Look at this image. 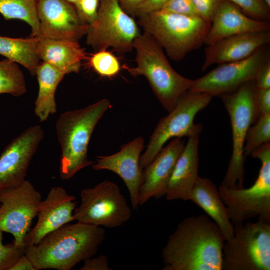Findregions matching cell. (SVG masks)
I'll use <instances>...</instances> for the list:
<instances>
[{
  "instance_id": "cb8c5ba5",
  "label": "cell",
  "mask_w": 270,
  "mask_h": 270,
  "mask_svg": "<svg viewBox=\"0 0 270 270\" xmlns=\"http://www.w3.org/2000/svg\"><path fill=\"white\" fill-rule=\"evenodd\" d=\"M36 75L38 92L34 104V113L40 122L46 120L56 112L55 92L58 86L66 75L46 62H40Z\"/></svg>"
},
{
  "instance_id": "8fae6325",
  "label": "cell",
  "mask_w": 270,
  "mask_h": 270,
  "mask_svg": "<svg viewBox=\"0 0 270 270\" xmlns=\"http://www.w3.org/2000/svg\"><path fill=\"white\" fill-rule=\"evenodd\" d=\"M81 203L75 208L74 220L108 228L118 227L132 216V211L118 186L104 180L96 186L82 190Z\"/></svg>"
},
{
  "instance_id": "d6a6232c",
  "label": "cell",
  "mask_w": 270,
  "mask_h": 270,
  "mask_svg": "<svg viewBox=\"0 0 270 270\" xmlns=\"http://www.w3.org/2000/svg\"><path fill=\"white\" fill-rule=\"evenodd\" d=\"M162 10L188 16H200L192 0H168Z\"/></svg>"
},
{
  "instance_id": "74e56055",
  "label": "cell",
  "mask_w": 270,
  "mask_h": 270,
  "mask_svg": "<svg viewBox=\"0 0 270 270\" xmlns=\"http://www.w3.org/2000/svg\"><path fill=\"white\" fill-rule=\"evenodd\" d=\"M168 0H145L138 8L134 16H140L162 9Z\"/></svg>"
},
{
  "instance_id": "4fadbf2b",
  "label": "cell",
  "mask_w": 270,
  "mask_h": 270,
  "mask_svg": "<svg viewBox=\"0 0 270 270\" xmlns=\"http://www.w3.org/2000/svg\"><path fill=\"white\" fill-rule=\"evenodd\" d=\"M270 56L267 44L244 59L218 64L206 74L194 80L188 91L212 96L233 92L243 84L254 80L259 68L270 59Z\"/></svg>"
},
{
  "instance_id": "e0dca14e",
  "label": "cell",
  "mask_w": 270,
  "mask_h": 270,
  "mask_svg": "<svg viewBox=\"0 0 270 270\" xmlns=\"http://www.w3.org/2000/svg\"><path fill=\"white\" fill-rule=\"evenodd\" d=\"M76 198L60 186H54L39 207L37 222L24 240L25 248L38 244L46 236L74 221Z\"/></svg>"
},
{
  "instance_id": "9c48e42d",
  "label": "cell",
  "mask_w": 270,
  "mask_h": 270,
  "mask_svg": "<svg viewBox=\"0 0 270 270\" xmlns=\"http://www.w3.org/2000/svg\"><path fill=\"white\" fill-rule=\"evenodd\" d=\"M212 97L206 94L188 91L180 96L168 114L160 120L150 136L146 149L140 159L142 170L152 162L169 140L200 134L202 124H195L194 118L210 104Z\"/></svg>"
},
{
  "instance_id": "5b68a950",
  "label": "cell",
  "mask_w": 270,
  "mask_h": 270,
  "mask_svg": "<svg viewBox=\"0 0 270 270\" xmlns=\"http://www.w3.org/2000/svg\"><path fill=\"white\" fill-rule=\"evenodd\" d=\"M138 24L164 50L169 58L182 60L204 44L211 23L200 16L159 10L140 16Z\"/></svg>"
},
{
  "instance_id": "7c38bea8",
  "label": "cell",
  "mask_w": 270,
  "mask_h": 270,
  "mask_svg": "<svg viewBox=\"0 0 270 270\" xmlns=\"http://www.w3.org/2000/svg\"><path fill=\"white\" fill-rule=\"evenodd\" d=\"M42 196L30 182L0 190V229L12 234L13 243L25 249L24 240L38 215Z\"/></svg>"
},
{
  "instance_id": "4316f807",
  "label": "cell",
  "mask_w": 270,
  "mask_h": 270,
  "mask_svg": "<svg viewBox=\"0 0 270 270\" xmlns=\"http://www.w3.org/2000/svg\"><path fill=\"white\" fill-rule=\"evenodd\" d=\"M26 92L24 76L18 64L8 58L0 60V94L19 96Z\"/></svg>"
},
{
  "instance_id": "f35d334b",
  "label": "cell",
  "mask_w": 270,
  "mask_h": 270,
  "mask_svg": "<svg viewBox=\"0 0 270 270\" xmlns=\"http://www.w3.org/2000/svg\"><path fill=\"white\" fill-rule=\"evenodd\" d=\"M122 10L128 14L134 16L138 8L145 0H117Z\"/></svg>"
},
{
  "instance_id": "60d3db41",
  "label": "cell",
  "mask_w": 270,
  "mask_h": 270,
  "mask_svg": "<svg viewBox=\"0 0 270 270\" xmlns=\"http://www.w3.org/2000/svg\"><path fill=\"white\" fill-rule=\"evenodd\" d=\"M66 0L67 2L72 4H74L76 3L80 0Z\"/></svg>"
},
{
  "instance_id": "30bf717a",
  "label": "cell",
  "mask_w": 270,
  "mask_h": 270,
  "mask_svg": "<svg viewBox=\"0 0 270 270\" xmlns=\"http://www.w3.org/2000/svg\"><path fill=\"white\" fill-rule=\"evenodd\" d=\"M140 34L136 21L117 0H100L96 18L88 26L86 43L94 52L112 48L124 55L133 50L134 42Z\"/></svg>"
},
{
  "instance_id": "836d02e7",
  "label": "cell",
  "mask_w": 270,
  "mask_h": 270,
  "mask_svg": "<svg viewBox=\"0 0 270 270\" xmlns=\"http://www.w3.org/2000/svg\"><path fill=\"white\" fill-rule=\"evenodd\" d=\"M201 18L209 22L212 20L220 0H192Z\"/></svg>"
},
{
  "instance_id": "7402d4cb",
  "label": "cell",
  "mask_w": 270,
  "mask_h": 270,
  "mask_svg": "<svg viewBox=\"0 0 270 270\" xmlns=\"http://www.w3.org/2000/svg\"><path fill=\"white\" fill-rule=\"evenodd\" d=\"M38 38L36 52L40 60L65 74L80 72L88 54L78 42Z\"/></svg>"
},
{
  "instance_id": "7a4b0ae2",
  "label": "cell",
  "mask_w": 270,
  "mask_h": 270,
  "mask_svg": "<svg viewBox=\"0 0 270 270\" xmlns=\"http://www.w3.org/2000/svg\"><path fill=\"white\" fill-rule=\"evenodd\" d=\"M105 234L102 226L68 223L26 248L25 254L36 270H70L96 254Z\"/></svg>"
},
{
  "instance_id": "8992f818",
  "label": "cell",
  "mask_w": 270,
  "mask_h": 270,
  "mask_svg": "<svg viewBox=\"0 0 270 270\" xmlns=\"http://www.w3.org/2000/svg\"><path fill=\"white\" fill-rule=\"evenodd\" d=\"M256 90L254 81L250 80L233 92L220 95L228 114L232 132V156L220 185L226 188H244L246 137L250 127L259 118L255 104Z\"/></svg>"
},
{
  "instance_id": "b9f144b4",
  "label": "cell",
  "mask_w": 270,
  "mask_h": 270,
  "mask_svg": "<svg viewBox=\"0 0 270 270\" xmlns=\"http://www.w3.org/2000/svg\"><path fill=\"white\" fill-rule=\"evenodd\" d=\"M265 3L269 6L270 7V0H263Z\"/></svg>"
},
{
  "instance_id": "9a60e30c",
  "label": "cell",
  "mask_w": 270,
  "mask_h": 270,
  "mask_svg": "<svg viewBox=\"0 0 270 270\" xmlns=\"http://www.w3.org/2000/svg\"><path fill=\"white\" fill-rule=\"evenodd\" d=\"M40 22L38 37L78 42L88 24L79 18L74 5L66 0H38Z\"/></svg>"
},
{
  "instance_id": "ba28073f",
  "label": "cell",
  "mask_w": 270,
  "mask_h": 270,
  "mask_svg": "<svg viewBox=\"0 0 270 270\" xmlns=\"http://www.w3.org/2000/svg\"><path fill=\"white\" fill-rule=\"evenodd\" d=\"M270 224L258 220L234 224L225 240L222 270H270Z\"/></svg>"
},
{
  "instance_id": "603a6c76",
  "label": "cell",
  "mask_w": 270,
  "mask_h": 270,
  "mask_svg": "<svg viewBox=\"0 0 270 270\" xmlns=\"http://www.w3.org/2000/svg\"><path fill=\"white\" fill-rule=\"evenodd\" d=\"M203 210L217 224L225 240L234 235V226L218 188L208 178L198 177L192 190L190 200Z\"/></svg>"
},
{
  "instance_id": "52a82bcc",
  "label": "cell",
  "mask_w": 270,
  "mask_h": 270,
  "mask_svg": "<svg viewBox=\"0 0 270 270\" xmlns=\"http://www.w3.org/2000/svg\"><path fill=\"white\" fill-rule=\"evenodd\" d=\"M250 156L262 162L252 186L247 188H229L222 186L218 188L228 217L234 224L255 217L270 224V143L260 146Z\"/></svg>"
},
{
  "instance_id": "2e32d148",
  "label": "cell",
  "mask_w": 270,
  "mask_h": 270,
  "mask_svg": "<svg viewBox=\"0 0 270 270\" xmlns=\"http://www.w3.org/2000/svg\"><path fill=\"white\" fill-rule=\"evenodd\" d=\"M144 145V138L138 136L124 144L114 154L98 156L96 163L92 166L96 170H108L122 178L128 189L134 210L139 206L138 192L143 175L140 159Z\"/></svg>"
},
{
  "instance_id": "4dcf8cb0",
  "label": "cell",
  "mask_w": 270,
  "mask_h": 270,
  "mask_svg": "<svg viewBox=\"0 0 270 270\" xmlns=\"http://www.w3.org/2000/svg\"><path fill=\"white\" fill-rule=\"evenodd\" d=\"M2 231L0 229V270H8L20 257L25 254V249L13 242L4 244Z\"/></svg>"
},
{
  "instance_id": "277c9868",
  "label": "cell",
  "mask_w": 270,
  "mask_h": 270,
  "mask_svg": "<svg viewBox=\"0 0 270 270\" xmlns=\"http://www.w3.org/2000/svg\"><path fill=\"white\" fill-rule=\"evenodd\" d=\"M136 65L122 66L133 76H144L162 107L168 112L180 96L188 91L194 80L178 73L170 66L162 48L150 34L144 32L133 44Z\"/></svg>"
},
{
  "instance_id": "8d00e7d4",
  "label": "cell",
  "mask_w": 270,
  "mask_h": 270,
  "mask_svg": "<svg viewBox=\"0 0 270 270\" xmlns=\"http://www.w3.org/2000/svg\"><path fill=\"white\" fill-rule=\"evenodd\" d=\"M254 81L258 88H270V59L259 68Z\"/></svg>"
},
{
  "instance_id": "ab89813d",
  "label": "cell",
  "mask_w": 270,
  "mask_h": 270,
  "mask_svg": "<svg viewBox=\"0 0 270 270\" xmlns=\"http://www.w3.org/2000/svg\"><path fill=\"white\" fill-rule=\"evenodd\" d=\"M8 270H36L31 260L24 254L18 258Z\"/></svg>"
},
{
  "instance_id": "d590c367",
  "label": "cell",
  "mask_w": 270,
  "mask_h": 270,
  "mask_svg": "<svg viewBox=\"0 0 270 270\" xmlns=\"http://www.w3.org/2000/svg\"><path fill=\"white\" fill-rule=\"evenodd\" d=\"M109 266L108 258L104 254L90 257L84 260L80 270H111Z\"/></svg>"
},
{
  "instance_id": "5bb4252c",
  "label": "cell",
  "mask_w": 270,
  "mask_h": 270,
  "mask_svg": "<svg viewBox=\"0 0 270 270\" xmlns=\"http://www.w3.org/2000/svg\"><path fill=\"white\" fill-rule=\"evenodd\" d=\"M43 138L42 128L36 124L27 128L5 148L0 156V190L26 180L30 161Z\"/></svg>"
},
{
  "instance_id": "d6986e66",
  "label": "cell",
  "mask_w": 270,
  "mask_h": 270,
  "mask_svg": "<svg viewBox=\"0 0 270 270\" xmlns=\"http://www.w3.org/2000/svg\"><path fill=\"white\" fill-rule=\"evenodd\" d=\"M270 42V30L240 34L221 39L206 48L202 70L214 64L244 59Z\"/></svg>"
},
{
  "instance_id": "484cf974",
  "label": "cell",
  "mask_w": 270,
  "mask_h": 270,
  "mask_svg": "<svg viewBox=\"0 0 270 270\" xmlns=\"http://www.w3.org/2000/svg\"><path fill=\"white\" fill-rule=\"evenodd\" d=\"M0 14L6 20L17 19L25 22L31 28L30 36H38L40 22L38 0H0Z\"/></svg>"
},
{
  "instance_id": "e575fe53",
  "label": "cell",
  "mask_w": 270,
  "mask_h": 270,
  "mask_svg": "<svg viewBox=\"0 0 270 270\" xmlns=\"http://www.w3.org/2000/svg\"><path fill=\"white\" fill-rule=\"evenodd\" d=\"M255 104L259 116L262 114H270V88H256Z\"/></svg>"
},
{
  "instance_id": "d4e9b609",
  "label": "cell",
  "mask_w": 270,
  "mask_h": 270,
  "mask_svg": "<svg viewBox=\"0 0 270 270\" xmlns=\"http://www.w3.org/2000/svg\"><path fill=\"white\" fill-rule=\"evenodd\" d=\"M38 36L12 38L0 35V54L24 66L35 76L40 60L36 48Z\"/></svg>"
},
{
  "instance_id": "83f0119b",
  "label": "cell",
  "mask_w": 270,
  "mask_h": 270,
  "mask_svg": "<svg viewBox=\"0 0 270 270\" xmlns=\"http://www.w3.org/2000/svg\"><path fill=\"white\" fill-rule=\"evenodd\" d=\"M270 141V114L260 115L248 130L244 145L245 156H250L260 146Z\"/></svg>"
},
{
  "instance_id": "ffe728a7",
  "label": "cell",
  "mask_w": 270,
  "mask_h": 270,
  "mask_svg": "<svg viewBox=\"0 0 270 270\" xmlns=\"http://www.w3.org/2000/svg\"><path fill=\"white\" fill-rule=\"evenodd\" d=\"M270 30V22L252 18L232 2L220 0L204 44L208 46L231 36Z\"/></svg>"
},
{
  "instance_id": "f546056e",
  "label": "cell",
  "mask_w": 270,
  "mask_h": 270,
  "mask_svg": "<svg viewBox=\"0 0 270 270\" xmlns=\"http://www.w3.org/2000/svg\"><path fill=\"white\" fill-rule=\"evenodd\" d=\"M236 6L247 16L260 21L269 22L270 7L263 0H228Z\"/></svg>"
},
{
  "instance_id": "6da1fadb",
  "label": "cell",
  "mask_w": 270,
  "mask_h": 270,
  "mask_svg": "<svg viewBox=\"0 0 270 270\" xmlns=\"http://www.w3.org/2000/svg\"><path fill=\"white\" fill-rule=\"evenodd\" d=\"M225 239L208 216L182 220L162 251V270H222Z\"/></svg>"
},
{
  "instance_id": "44dd1931",
  "label": "cell",
  "mask_w": 270,
  "mask_h": 270,
  "mask_svg": "<svg viewBox=\"0 0 270 270\" xmlns=\"http://www.w3.org/2000/svg\"><path fill=\"white\" fill-rule=\"evenodd\" d=\"M200 134L188 137L178 157L170 176L166 193L168 200H190L192 190L199 176Z\"/></svg>"
},
{
  "instance_id": "3957f363",
  "label": "cell",
  "mask_w": 270,
  "mask_h": 270,
  "mask_svg": "<svg viewBox=\"0 0 270 270\" xmlns=\"http://www.w3.org/2000/svg\"><path fill=\"white\" fill-rule=\"evenodd\" d=\"M106 98L84 108L62 113L56 122L61 148L60 176L68 180L82 169L92 164L88 148L94 130L104 114L112 108Z\"/></svg>"
},
{
  "instance_id": "f1b7e54d",
  "label": "cell",
  "mask_w": 270,
  "mask_h": 270,
  "mask_svg": "<svg viewBox=\"0 0 270 270\" xmlns=\"http://www.w3.org/2000/svg\"><path fill=\"white\" fill-rule=\"evenodd\" d=\"M88 64L98 75L111 78L120 72L121 66L118 58L107 50L94 52L88 56Z\"/></svg>"
},
{
  "instance_id": "ac0fdd59",
  "label": "cell",
  "mask_w": 270,
  "mask_h": 270,
  "mask_svg": "<svg viewBox=\"0 0 270 270\" xmlns=\"http://www.w3.org/2000/svg\"><path fill=\"white\" fill-rule=\"evenodd\" d=\"M184 146V141L180 138H172L144 168L138 192L139 206L152 198L165 196L172 172Z\"/></svg>"
},
{
  "instance_id": "1f68e13d",
  "label": "cell",
  "mask_w": 270,
  "mask_h": 270,
  "mask_svg": "<svg viewBox=\"0 0 270 270\" xmlns=\"http://www.w3.org/2000/svg\"><path fill=\"white\" fill-rule=\"evenodd\" d=\"M100 0H80L74 5L80 18L88 25L96 18Z\"/></svg>"
}]
</instances>
